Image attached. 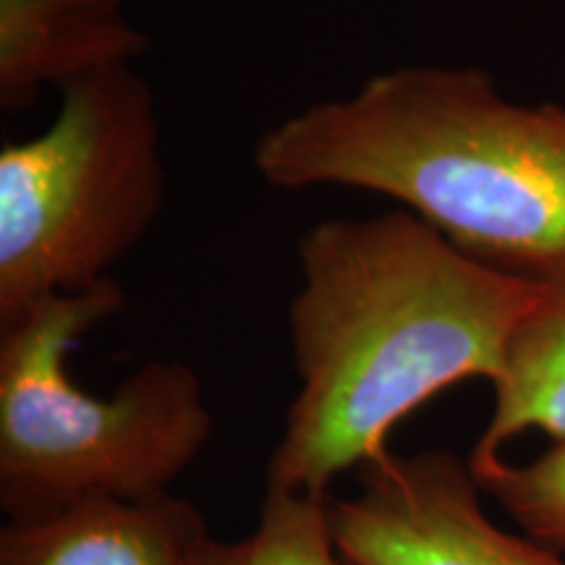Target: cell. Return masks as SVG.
I'll return each mask as SVG.
<instances>
[{"instance_id": "6", "label": "cell", "mask_w": 565, "mask_h": 565, "mask_svg": "<svg viewBox=\"0 0 565 565\" xmlns=\"http://www.w3.org/2000/svg\"><path fill=\"white\" fill-rule=\"evenodd\" d=\"M147 0H0V108L21 113L42 92L145 58L152 40L126 11Z\"/></svg>"}, {"instance_id": "9", "label": "cell", "mask_w": 565, "mask_h": 565, "mask_svg": "<svg viewBox=\"0 0 565 565\" xmlns=\"http://www.w3.org/2000/svg\"><path fill=\"white\" fill-rule=\"evenodd\" d=\"M183 565H341L330 529V494L265 490L249 534L202 536Z\"/></svg>"}, {"instance_id": "8", "label": "cell", "mask_w": 565, "mask_h": 565, "mask_svg": "<svg viewBox=\"0 0 565 565\" xmlns=\"http://www.w3.org/2000/svg\"><path fill=\"white\" fill-rule=\"evenodd\" d=\"M508 341L503 370L492 383V408L469 463L503 458L526 433L565 440V267L542 278Z\"/></svg>"}, {"instance_id": "7", "label": "cell", "mask_w": 565, "mask_h": 565, "mask_svg": "<svg viewBox=\"0 0 565 565\" xmlns=\"http://www.w3.org/2000/svg\"><path fill=\"white\" fill-rule=\"evenodd\" d=\"M207 534L200 508L175 494L92 498L11 519L0 532V565H183Z\"/></svg>"}, {"instance_id": "4", "label": "cell", "mask_w": 565, "mask_h": 565, "mask_svg": "<svg viewBox=\"0 0 565 565\" xmlns=\"http://www.w3.org/2000/svg\"><path fill=\"white\" fill-rule=\"evenodd\" d=\"M166 186L158 97L137 66L66 84L45 131L0 150V328L110 280Z\"/></svg>"}, {"instance_id": "1", "label": "cell", "mask_w": 565, "mask_h": 565, "mask_svg": "<svg viewBox=\"0 0 565 565\" xmlns=\"http://www.w3.org/2000/svg\"><path fill=\"white\" fill-rule=\"evenodd\" d=\"M288 330L299 387L265 490L330 494L463 380L494 383L536 280L456 249L408 210L328 217L296 244Z\"/></svg>"}, {"instance_id": "10", "label": "cell", "mask_w": 565, "mask_h": 565, "mask_svg": "<svg viewBox=\"0 0 565 565\" xmlns=\"http://www.w3.org/2000/svg\"><path fill=\"white\" fill-rule=\"evenodd\" d=\"M475 475L487 498L521 532L565 555V440L553 443L532 461L511 463L498 458L479 466Z\"/></svg>"}, {"instance_id": "5", "label": "cell", "mask_w": 565, "mask_h": 565, "mask_svg": "<svg viewBox=\"0 0 565 565\" xmlns=\"http://www.w3.org/2000/svg\"><path fill=\"white\" fill-rule=\"evenodd\" d=\"M469 458L385 450L359 469L351 498H330L341 565H565L563 555L498 526Z\"/></svg>"}, {"instance_id": "2", "label": "cell", "mask_w": 565, "mask_h": 565, "mask_svg": "<svg viewBox=\"0 0 565 565\" xmlns=\"http://www.w3.org/2000/svg\"><path fill=\"white\" fill-rule=\"evenodd\" d=\"M267 186L398 202L456 249L542 278L565 267V105L508 100L477 66L383 71L257 139Z\"/></svg>"}, {"instance_id": "3", "label": "cell", "mask_w": 565, "mask_h": 565, "mask_svg": "<svg viewBox=\"0 0 565 565\" xmlns=\"http://www.w3.org/2000/svg\"><path fill=\"white\" fill-rule=\"evenodd\" d=\"M124 309V288L110 278L0 328V508L9 521L92 498L171 494L210 443L207 393L189 364L150 362L108 395L71 377V351Z\"/></svg>"}]
</instances>
